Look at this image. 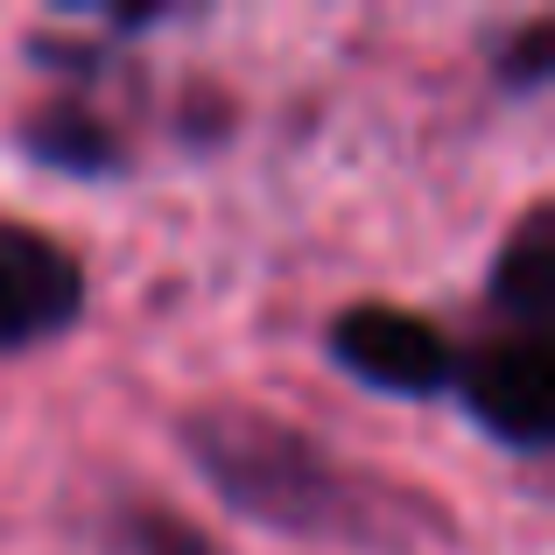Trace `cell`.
<instances>
[{"instance_id": "cell-1", "label": "cell", "mask_w": 555, "mask_h": 555, "mask_svg": "<svg viewBox=\"0 0 555 555\" xmlns=\"http://www.w3.org/2000/svg\"><path fill=\"white\" fill-rule=\"evenodd\" d=\"M177 450L197 486L232 520L296 548H345V555H422L457 542V520L436 492L387 478L345 457L317 429L274 415L240 393H204L177 422Z\"/></svg>"}, {"instance_id": "cell-2", "label": "cell", "mask_w": 555, "mask_h": 555, "mask_svg": "<svg viewBox=\"0 0 555 555\" xmlns=\"http://www.w3.org/2000/svg\"><path fill=\"white\" fill-rule=\"evenodd\" d=\"M450 401L464 408V422L492 450H506L520 464H542L555 450V338L492 331V338L457 345Z\"/></svg>"}, {"instance_id": "cell-3", "label": "cell", "mask_w": 555, "mask_h": 555, "mask_svg": "<svg viewBox=\"0 0 555 555\" xmlns=\"http://www.w3.org/2000/svg\"><path fill=\"white\" fill-rule=\"evenodd\" d=\"M324 359L352 379V387H366L373 401L429 408V401H450L457 338H450L436 317L408 310V302L366 296V302H345L324 324Z\"/></svg>"}, {"instance_id": "cell-4", "label": "cell", "mask_w": 555, "mask_h": 555, "mask_svg": "<svg viewBox=\"0 0 555 555\" xmlns=\"http://www.w3.org/2000/svg\"><path fill=\"white\" fill-rule=\"evenodd\" d=\"M92 317V268L78 246L22 211H0V359L64 345Z\"/></svg>"}, {"instance_id": "cell-5", "label": "cell", "mask_w": 555, "mask_h": 555, "mask_svg": "<svg viewBox=\"0 0 555 555\" xmlns=\"http://www.w3.org/2000/svg\"><path fill=\"white\" fill-rule=\"evenodd\" d=\"M8 141L28 169H42L56 183H127L134 177V141L120 134L113 113H99L78 92H50L36 106H22Z\"/></svg>"}, {"instance_id": "cell-6", "label": "cell", "mask_w": 555, "mask_h": 555, "mask_svg": "<svg viewBox=\"0 0 555 555\" xmlns=\"http://www.w3.org/2000/svg\"><path fill=\"white\" fill-rule=\"evenodd\" d=\"M486 310L500 331L520 338H555V211L528 204L486 260Z\"/></svg>"}, {"instance_id": "cell-7", "label": "cell", "mask_w": 555, "mask_h": 555, "mask_svg": "<svg viewBox=\"0 0 555 555\" xmlns=\"http://www.w3.org/2000/svg\"><path fill=\"white\" fill-rule=\"evenodd\" d=\"M22 56H28V70H42V78L56 85V92H78V99H92L99 85L113 78V70H120V56L127 50H113L106 36H92V28H28L22 36Z\"/></svg>"}, {"instance_id": "cell-8", "label": "cell", "mask_w": 555, "mask_h": 555, "mask_svg": "<svg viewBox=\"0 0 555 555\" xmlns=\"http://www.w3.org/2000/svg\"><path fill=\"white\" fill-rule=\"evenodd\" d=\"M113 555H225L197 514L169 500H127L113 520Z\"/></svg>"}, {"instance_id": "cell-9", "label": "cell", "mask_w": 555, "mask_h": 555, "mask_svg": "<svg viewBox=\"0 0 555 555\" xmlns=\"http://www.w3.org/2000/svg\"><path fill=\"white\" fill-rule=\"evenodd\" d=\"M492 85H500V99H542L555 85V22L548 14H528L520 28H506V36H492Z\"/></svg>"}]
</instances>
